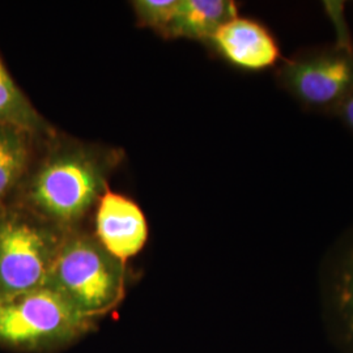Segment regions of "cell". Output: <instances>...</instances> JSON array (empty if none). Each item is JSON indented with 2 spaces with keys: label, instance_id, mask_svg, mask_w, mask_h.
Wrapping results in <instances>:
<instances>
[{
  "label": "cell",
  "instance_id": "30bf717a",
  "mask_svg": "<svg viewBox=\"0 0 353 353\" xmlns=\"http://www.w3.org/2000/svg\"><path fill=\"white\" fill-rule=\"evenodd\" d=\"M32 134L0 123V201L21 181L30 161Z\"/></svg>",
  "mask_w": 353,
  "mask_h": 353
},
{
  "label": "cell",
  "instance_id": "6da1fadb",
  "mask_svg": "<svg viewBox=\"0 0 353 353\" xmlns=\"http://www.w3.org/2000/svg\"><path fill=\"white\" fill-rule=\"evenodd\" d=\"M45 287L97 322L125 299L126 263L108 252L94 234L71 229L64 233Z\"/></svg>",
  "mask_w": 353,
  "mask_h": 353
},
{
  "label": "cell",
  "instance_id": "9c48e42d",
  "mask_svg": "<svg viewBox=\"0 0 353 353\" xmlns=\"http://www.w3.org/2000/svg\"><path fill=\"white\" fill-rule=\"evenodd\" d=\"M237 16L239 7L232 0H178L165 36L210 41L220 26Z\"/></svg>",
  "mask_w": 353,
  "mask_h": 353
},
{
  "label": "cell",
  "instance_id": "7c38bea8",
  "mask_svg": "<svg viewBox=\"0 0 353 353\" xmlns=\"http://www.w3.org/2000/svg\"><path fill=\"white\" fill-rule=\"evenodd\" d=\"M178 0H135L132 7L140 24L160 30L161 33L173 21Z\"/></svg>",
  "mask_w": 353,
  "mask_h": 353
},
{
  "label": "cell",
  "instance_id": "5b68a950",
  "mask_svg": "<svg viewBox=\"0 0 353 353\" xmlns=\"http://www.w3.org/2000/svg\"><path fill=\"white\" fill-rule=\"evenodd\" d=\"M276 79L303 108L331 114L353 94V50L341 46L303 52L279 64Z\"/></svg>",
  "mask_w": 353,
  "mask_h": 353
},
{
  "label": "cell",
  "instance_id": "3957f363",
  "mask_svg": "<svg viewBox=\"0 0 353 353\" xmlns=\"http://www.w3.org/2000/svg\"><path fill=\"white\" fill-rule=\"evenodd\" d=\"M96 326L49 287L0 300V347L13 352H58Z\"/></svg>",
  "mask_w": 353,
  "mask_h": 353
},
{
  "label": "cell",
  "instance_id": "8fae6325",
  "mask_svg": "<svg viewBox=\"0 0 353 353\" xmlns=\"http://www.w3.org/2000/svg\"><path fill=\"white\" fill-rule=\"evenodd\" d=\"M0 123L23 128L32 135L49 132V125L16 85L0 58Z\"/></svg>",
  "mask_w": 353,
  "mask_h": 353
},
{
  "label": "cell",
  "instance_id": "ba28073f",
  "mask_svg": "<svg viewBox=\"0 0 353 353\" xmlns=\"http://www.w3.org/2000/svg\"><path fill=\"white\" fill-rule=\"evenodd\" d=\"M210 41L228 62L243 70L262 71L279 65L281 61L275 36L252 19L237 16L229 20Z\"/></svg>",
  "mask_w": 353,
  "mask_h": 353
},
{
  "label": "cell",
  "instance_id": "277c9868",
  "mask_svg": "<svg viewBox=\"0 0 353 353\" xmlns=\"http://www.w3.org/2000/svg\"><path fill=\"white\" fill-rule=\"evenodd\" d=\"M65 232L26 207L0 205V300L46 285Z\"/></svg>",
  "mask_w": 353,
  "mask_h": 353
},
{
  "label": "cell",
  "instance_id": "52a82bcc",
  "mask_svg": "<svg viewBox=\"0 0 353 353\" xmlns=\"http://www.w3.org/2000/svg\"><path fill=\"white\" fill-rule=\"evenodd\" d=\"M94 237L113 256L126 263L147 243V219L137 203L106 189L97 205Z\"/></svg>",
  "mask_w": 353,
  "mask_h": 353
},
{
  "label": "cell",
  "instance_id": "7a4b0ae2",
  "mask_svg": "<svg viewBox=\"0 0 353 353\" xmlns=\"http://www.w3.org/2000/svg\"><path fill=\"white\" fill-rule=\"evenodd\" d=\"M106 188V168L96 153L68 147L51 153L26 190L28 210L63 230L76 229Z\"/></svg>",
  "mask_w": 353,
  "mask_h": 353
},
{
  "label": "cell",
  "instance_id": "8992f818",
  "mask_svg": "<svg viewBox=\"0 0 353 353\" xmlns=\"http://www.w3.org/2000/svg\"><path fill=\"white\" fill-rule=\"evenodd\" d=\"M318 280L328 339L338 352L353 353V223L328 248Z\"/></svg>",
  "mask_w": 353,
  "mask_h": 353
},
{
  "label": "cell",
  "instance_id": "4fadbf2b",
  "mask_svg": "<svg viewBox=\"0 0 353 353\" xmlns=\"http://www.w3.org/2000/svg\"><path fill=\"white\" fill-rule=\"evenodd\" d=\"M331 114L353 132V94L347 97Z\"/></svg>",
  "mask_w": 353,
  "mask_h": 353
}]
</instances>
